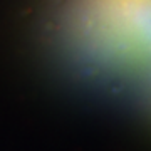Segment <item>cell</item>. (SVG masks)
<instances>
[{"label": "cell", "instance_id": "obj_1", "mask_svg": "<svg viewBox=\"0 0 151 151\" xmlns=\"http://www.w3.org/2000/svg\"><path fill=\"white\" fill-rule=\"evenodd\" d=\"M50 30L72 65L89 69L133 47L151 57V0H57Z\"/></svg>", "mask_w": 151, "mask_h": 151}]
</instances>
